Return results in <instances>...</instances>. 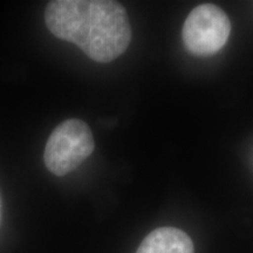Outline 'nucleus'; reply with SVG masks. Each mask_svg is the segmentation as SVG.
Instances as JSON below:
<instances>
[{
	"label": "nucleus",
	"instance_id": "nucleus-1",
	"mask_svg": "<svg viewBox=\"0 0 253 253\" xmlns=\"http://www.w3.org/2000/svg\"><path fill=\"white\" fill-rule=\"evenodd\" d=\"M45 21L53 36L75 43L96 62L118 59L131 41L130 21L118 1L54 0L47 5Z\"/></svg>",
	"mask_w": 253,
	"mask_h": 253
},
{
	"label": "nucleus",
	"instance_id": "nucleus-2",
	"mask_svg": "<svg viewBox=\"0 0 253 253\" xmlns=\"http://www.w3.org/2000/svg\"><path fill=\"white\" fill-rule=\"evenodd\" d=\"M94 149V136L87 123L69 119L60 123L50 134L43 160L50 172L65 176L84 162Z\"/></svg>",
	"mask_w": 253,
	"mask_h": 253
},
{
	"label": "nucleus",
	"instance_id": "nucleus-3",
	"mask_svg": "<svg viewBox=\"0 0 253 253\" xmlns=\"http://www.w3.org/2000/svg\"><path fill=\"white\" fill-rule=\"evenodd\" d=\"M231 23L227 14L212 4H203L190 12L183 25V42L197 56L216 54L230 37Z\"/></svg>",
	"mask_w": 253,
	"mask_h": 253
},
{
	"label": "nucleus",
	"instance_id": "nucleus-4",
	"mask_svg": "<svg viewBox=\"0 0 253 253\" xmlns=\"http://www.w3.org/2000/svg\"><path fill=\"white\" fill-rule=\"evenodd\" d=\"M136 253H195L194 243L184 231L160 227L148 235Z\"/></svg>",
	"mask_w": 253,
	"mask_h": 253
}]
</instances>
